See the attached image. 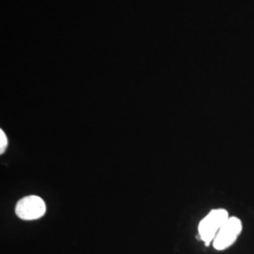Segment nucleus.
Masks as SVG:
<instances>
[{
  "label": "nucleus",
  "instance_id": "4",
  "mask_svg": "<svg viewBox=\"0 0 254 254\" xmlns=\"http://www.w3.org/2000/svg\"><path fill=\"white\" fill-rule=\"evenodd\" d=\"M8 146V138L3 132V130H0V153L3 154L6 151V148Z\"/></svg>",
  "mask_w": 254,
  "mask_h": 254
},
{
  "label": "nucleus",
  "instance_id": "2",
  "mask_svg": "<svg viewBox=\"0 0 254 254\" xmlns=\"http://www.w3.org/2000/svg\"><path fill=\"white\" fill-rule=\"evenodd\" d=\"M242 231V222L239 218L231 217L220 228L213 241L217 251H224L233 245Z\"/></svg>",
  "mask_w": 254,
  "mask_h": 254
},
{
  "label": "nucleus",
  "instance_id": "1",
  "mask_svg": "<svg viewBox=\"0 0 254 254\" xmlns=\"http://www.w3.org/2000/svg\"><path fill=\"white\" fill-rule=\"evenodd\" d=\"M229 218V214L225 209H214L201 219L199 224V235L205 246L213 243L218 231Z\"/></svg>",
  "mask_w": 254,
  "mask_h": 254
},
{
  "label": "nucleus",
  "instance_id": "3",
  "mask_svg": "<svg viewBox=\"0 0 254 254\" xmlns=\"http://www.w3.org/2000/svg\"><path fill=\"white\" fill-rule=\"evenodd\" d=\"M46 212L45 200L39 196H27L19 200L15 213L23 220H34L42 218Z\"/></svg>",
  "mask_w": 254,
  "mask_h": 254
}]
</instances>
